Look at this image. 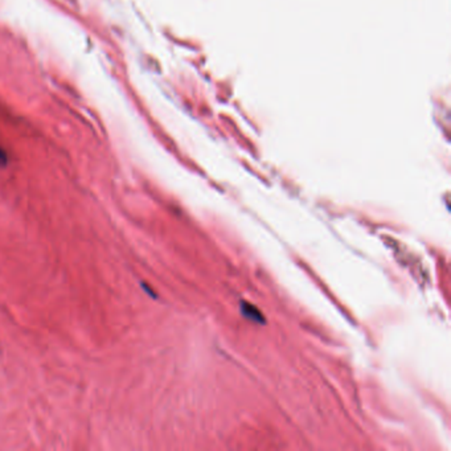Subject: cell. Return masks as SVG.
Listing matches in <instances>:
<instances>
[]
</instances>
